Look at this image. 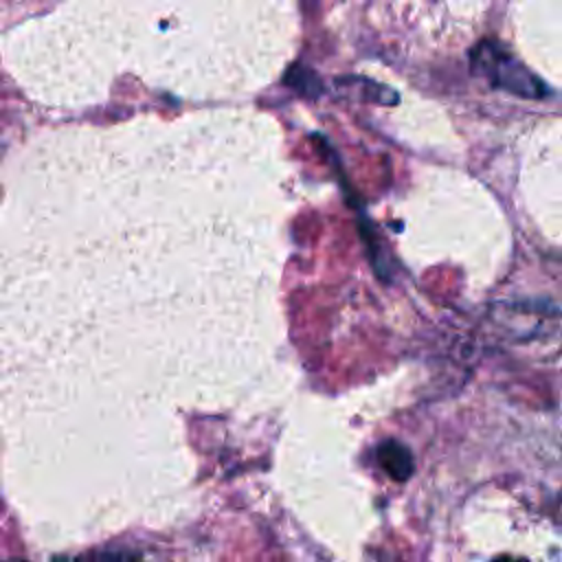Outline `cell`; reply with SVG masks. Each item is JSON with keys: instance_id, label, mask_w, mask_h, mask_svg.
I'll use <instances>...</instances> for the list:
<instances>
[{"instance_id": "cell-1", "label": "cell", "mask_w": 562, "mask_h": 562, "mask_svg": "<svg viewBox=\"0 0 562 562\" xmlns=\"http://www.w3.org/2000/svg\"><path fill=\"white\" fill-rule=\"evenodd\" d=\"M472 70L483 75L494 88L522 99H542L547 94V86L498 42L483 40L476 44L472 50Z\"/></svg>"}, {"instance_id": "cell-2", "label": "cell", "mask_w": 562, "mask_h": 562, "mask_svg": "<svg viewBox=\"0 0 562 562\" xmlns=\"http://www.w3.org/2000/svg\"><path fill=\"white\" fill-rule=\"evenodd\" d=\"M375 457H378V463L382 465V470H384L391 479H395V481H406V479L413 474V468H415L413 454H411V450H408L404 443H400V441H393V439L382 441V443L378 446Z\"/></svg>"}, {"instance_id": "cell-3", "label": "cell", "mask_w": 562, "mask_h": 562, "mask_svg": "<svg viewBox=\"0 0 562 562\" xmlns=\"http://www.w3.org/2000/svg\"><path fill=\"white\" fill-rule=\"evenodd\" d=\"M55 562H162L154 560L149 553L130 549V547H105V549H90L77 555H55Z\"/></svg>"}, {"instance_id": "cell-4", "label": "cell", "mask_w": 562, "mask_h": 562, "mask_svg": "<svg viewBox=\"0 0 562 562\" xmlns=\"http://www.w3.org/2000/svg\"><path fill=\"white\" fill-rule=\"evenodd\" d=\"M496 562H525V560H512V558H498Z\"/></svg>"}]
</instances>
